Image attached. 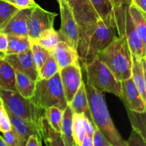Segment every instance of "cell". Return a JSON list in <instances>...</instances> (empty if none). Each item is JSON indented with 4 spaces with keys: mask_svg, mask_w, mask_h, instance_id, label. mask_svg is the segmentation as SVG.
Segmentation results:
<instances>
[{
    "mask_svg": "<svg viewBox=\"0 0 146 146\" xmlns=\"http://www.w3.org/2000/svg\"><path fill=\"white\" fill-rule=\"evenodd\" d=\"M120 98L126 109L137 112H145V101L141 97L138 88L131 78L121 81Z\"/></svg>",
    "mask_w": 146,
    "mask_h": 146,
    "instance_id": "8fae6325",
    "label": "cell"
},
{
    "mask_svg": "<svg viewBox=\"0 0 146 146\" xmlns=\"http://www.w3.org/2000/svg\"><path fill=\"white\" fill-rule=\"evenodd\" d=\"M81 146H93L92 138H90L89 136L86 135L85 138H84V141H83Z\"/></svg>",
    "mask_w": 146,
    "mask_h": 146,
    "instance_id": "7bdbcfd3",
    "label": "cell"
},
{
    "mask_svg": "<svg viewBox=\"0 0 146 146\" xmlns=\"http://www.w3.org/2000/svg\"><path fill=\"white\" fill-rule=\"evenodd\" d=\"M0 88L16 91L15 73L13 67L0 54Z\"/></svg>",
    "mask_w": 146,
    "mask_h": 146,
    "instance_id": "44dd1931",
    "label": "cell"
},
{
    "mask_svg": "<svg viewBox=\"0 0 146 146\" xmlns=\"http://www.w3.org/2000/svg\"><path fill=\"white\" fill-rule=\"evenodd\" d=\"M61 14V27L58 31L62 41L77 51L79 31L71 9L64 0H58Z\"/></svg>",
    "mask_w": 146,
    "mask_h": 146,
    "instance_id": "ba28073f",
    "label": "cell"
},
{
    "mask_svg": "<svg viewBox=\"0 0 146 146\" xmlns=\"http://www.w3.org/2000/svg\"><path fill=\"white\" fill-rule=\"evenodd\" d=\"M132 4H135L143 12L146 13V0H132Z\"/></svg>",
    "mask_w": 146,
    "mask_h": 146,
    "instance_id": "b9f144b4",
    "label": "cell"
},
{
    "mask_svg": "<svg viewBox=\"0 0 146 146\" xmlns=\"http://www.w3.org/2000/svg\"><path fill=\"white\" fill-rule=\"evenodd\" d=\"M33 8L18 9L0 28L7 35L28 36L29 19Z\"/></svg>",
    "mask_w": 146,
    "mask_h": 146,
    "instance_id": "4fadbf2b",
    "label": "cell"
},
{
    "mask_svg": "<svg viewBox=\"0 0 146 146\" xmlns=\"http://www.w3.org/2000/svg\"><path fill=\"white\" fill-rule=\"evenodd\" d=\"M16 91L21 96L30 99L33 96L36 87V81L25 74L14 70Z\"/></svg>",
    "mask_w": 146,
    "mask_h": 146,
    "instance_id": "7402d4cb",
    "label": "cell"
},
{
    "mask_svg": "<svg viewBox=\"0 0 146 146\" xmlns=\"http://www.w3.org/2000/svg\"><path fill=\"white\" fill-rule=\"evenodd\" d=\"M128 11L134 27L142 42L144 51H146V13L143 12L141 9L133 4H131L129 6Z\"/></svg>",
    "mask_w": 146,
    "mask_h": 146,
    "instance_id": "d6986e66",
    "label": "cell"
},
{
    "mask_svg": "<svg viewBox=\"0 0 146 146\" xmlns=\"http://www.w3.org/2000/svg\"><path fill=\"white\" fill-rule=\"evenodd\" d=\"M11 124V128L19 138L21 146H25L29 137L36 135L42 139V126L26 121L7 112Z\"/></svg>",
    "mask_w": 146,
    "mask_h": 146,
    "instance_id": "5bb4252c",
    "label": "cell"
},
{
    "mask_svg": "<svg viewBox=\"0 0 146 146\" xmlns=\"http://www.w3.org/2000/svg\"><path fill=\"white\" fill-rule=\"evenodd\" d=\"M73 111L68 105L64 110L62 122L61 125V137L66 146H77L73 137Z\"/></svg>",
    "mask_w": 146,
    "mask_h": 146,
    "instance_id": "603a6c76",
    "label": "cell"
},
{
    "mask_svg": "<svg viewBox=\"0 0 146 146\" xmlns=\"http://www.w3.org/2000/svg\"><path fill=\"white\" fill-rule=\"evenodd\" d=\"M42 140H44L46 146H66L61 133L50 126L45 115L42 121Z\"/></svg>",
    "mask_w": 146,
    "mask_h": 146,
    "instance_id": "484cf974",
    "label": "cell"
},
{
    "mask_svg": "<svg viewBox=\"0 0 146 146\" xmlns=\"http://www.w3.org/2000/svg\"><path fill=\"white\" fill-rule=\"evenodd\" d=\"M92 143L93 146H111V144L107 140L105 135L102 133L101 131L94 126V133L92 135Z\"/></svg>",
    "mask_w": 146,
    "mask_h": 146,
    "instance_id": "836d02e7",
    "label": "cell"
},
{
    "mask_svg": "<svg viewBox=\"0 0 146 146\" xmlns=\"http://www.w3.org/2000/svg\"><path fill=\"white\" fill-rule=\"evenodd\" d=\"M59 74L64 95L68 105L83 82L80 64L67 66L60 69Z\"/></svg>",
    "mask_w": 146,
    "mask_h": 146,
    "instance_id": "30bf717a",
    "label": "cell"
},
{
    "mask_svg": "<svg viewBox=\"0 0 146 146\" xmlns=\"http://www.w3.org/2000/svg\"><path fill=\"white\" fill-rule=\"evenodd\" d=\"M131 78L138 88L141 97L146 102L145 57H137L132 55Z\"/></svg>",
    "mask_w": 146,
    "mask_h": 146,
    "instance_id": "e0dca14e",
    "label": "cell"
},
{
    "mask_svg": "<svg viewBox=\"0 0 146 146\" xmlns=\"http://www.w3.org/2000/svg\"><path fill=\"white\" fill-rule=\"evenodd\" d=\"M4 106V103H3L2 98L0 97V106Z\"/></svg>",
    "mask_w": 146,
    "mask_h": 146,
    "instance_id": "bcb514c9",
    "label": "cell"
},
{
    "mask_svg": "<svg viewBox=\"0 0 146 146\" xmlns=\"http://www.w3.org/2000/svg\"><path fill=\"white\" fill-rule=\"evenodd\" d=\"M8 48V35L0 31V54L4 55Z\"/></svg>",
    "mask_w": 146,
    "mask_h": 146,
    "instance_id": "74e56055",
    "label": "cell"
},
{
    "mask_svg": "<svg viewBox=\"0 0 146 146\" xmlns=\"http://www.w3.org/2000/svg\"><path fill=\"white\" fill-rule=\"evenodd\" d=\"M114 9H117L125 6H130L132 4V0H110Z\"/></svg>",
    "mask_w": 146,
    "mask_h": 146,
    "instance_id": "60d3db41",
    "label": "cell"
},
{
    "mask_svg": "<svg viewBox=\"0 0 146 146\" xmlns=\"http://www.w3.org/2000/svg\"><path fill=\"white\" fill-rule=\"evenodd\" d=\"M33 104L42 110L55 106L64 111L67 106L59 71L48 79L38 78L33 96L30 98Z\"/></svg>",
    "mask_w": 146,
    "mask_h": 146,
    "instance_id": "277c9868",
    "label": "cell"
},
{
    "mask_svg": "<svg viewBox=\"0 0 146 146\" xmlns=\"http://www.w3.org/2000/svg\"><path fill=\"white\" fill-rule=\"evenodd\" d=\"M84 67L86 72L87 84L98 91L121 97V81L116 79L108 67L97 57Z\"/></svg>",
    "mask_w": 146,
    "mask_h": 146,
    "instance_id": "8992f818",
    "label": "cell"
},
{
    "mask_svg": "<svg viewBox=\"0 0 146 146\" xmlns=\"http://www.w3.org/2000/svg\"><path fill=\"white\" fill-rule=\"evenodd\" d=\"M30 48L28 36L8 35V48L4 55H11L24 52Z\"/></svg>",
    "mask_w": 146,
    "mask_h": 146,
    "instance_id": "d4e9b609",
    "label": "cell"
},
{
    "mask_svg": "<svg viewBox=\"0 0 146 146\" xmlns=\"http://www.w3.org/2000/svg\"><path fill=\"white\" fill-rule=\"evenodd\" d=\"M115 30V27L105 24L101 20L98 21L90 39L85 64L83 66L93 61L97 54L113 41L117 36Z\"/></svg>",
    "mask_w": 146,
    "mask_h": 146,
    "instance_id": "52a82bcc",
    "label": "cell"
},
{
    "mask_svg": "<svg viewBox=\"0 0 146 146\" xmlns=\"http://www.w3.org/2000/svg\"><path fill=\"white\" fill-rule=\"evenodd\" d=\"M0 97L7 112L42 126L44 111L34 105L31 100L23 97L17 91L1 88Z\"/></svg>",
    "mask_w": 146,
    "mask_h": 146,
    "instance_id": "5b68a950",
    "label": "cell"
},
{
    "mask_svg": "<svg viewBox=\"0 0 146 146\" xmlns=\"http://www.w3.org/2000/svg\"><path fill=\"white\" fill-rule=\"evenodd\" d=\"M56 1H57V2H58V0H56Z\"/></svg>",
    "mask_w": 146,
    "mask_h": 146,
    "instance_id": "7dc6e473",
    "label": "cell"
},
{
    "mask_svg": "<svg viewBox=\"0 0 146 146\" xmlns=\"http://www.w3.org/2000/svg\"><path fill=\"white\" fill-rule=\"evenodd\" d=\"M18 10L14 6L4 0H0V28Z\"/></svg>",
    "mask_w": 146,
    "mask_h": 146,
    "instance_id": "1f68e13d",
    "label": "cell"
},
{
    "mask_svg": "<svg viewBox=\"0 0 146 146\" xmlns=\"http://www.w3.org/2000/svg\"><path fill=\"white\" fill-rule=\"evenodd\" d=\"M58 71H59V68H58L56 61L54 58L53 54L50 53L44 64L38 70L39 78L48 79L54 76Z\"/></svg>",
    "mask_w": 146,
    "mask_h": 146,
    "instance_id": "f546056e",
    "label": "cell"
},
{
    "mask_svg": "<svg viewBox=\"0 0 146 146\" xmlns=\"http://www.w3.org/2000/svg\"><path fill=\"white\" fill-rule=\"evenodd\" d=\"M25 146H42V139L36 135L29 137Z\"/></svg>",
    "mask_w": 146,
    "mask_h": 146,
    "instance_id": "f35d334b",
    "label": "cell"
},
{
    "mask_svg": "<svg viewBox=\"0 0 146 146\" xmlns=\"http://www.w3.org/2000/svg\"><path fill=\"white\" fill-rule=\"evenodd\" d=\"M0 146H7V143H6L5 141H4V138H3V137H1V135H0Z\"/></svg>",
    "mask_w": 146,
    "mask_h": 146,
    "instance_id": "f6af8a7d",
    "label": "cell"
},
{
    "mask_svg": "<svg viewBox=\"0 0 146 146\" xmlns=\"http://www.w3.org/2000/svg\"><path fill=\"white\" fill-rule=\"evenodd\" d=\"M30 49H31L33 58H34L36 66L38 72V70L44 64L48 54L51 52L43 48L34 39H30Z\"/></svg>",
    "mask_w": 146,
    "mask_h": 146,
    "instance_id": "4dcf8cb0",
    "label": "cell"
},
{
    "mask_svg": "<svg viewBox=\"0 0 146 146\" xmlns=\"http://www.w3.org/2000/svg\"><path fill=\"white\" fill-rule=\"evenodd\" d=\"M96 57L108 67L119 81L131 78L132 54L125 37L116 36Z\"/></svg>",
    "mask_w": 146,
    "mask_h": 146,
    "instance_id": "3957f363",
    "label": "cell"
},
{
    "mask_svg": "<svg viewBox=\"0 0 146 146\" xmlns=\"http://www.w3.org/2000/svg\"><path fill=\"white\" fill-rule=\"evenodd\" d=\"M128 7L125 9L124 15L123 27V36L126 38L131 52L133 56L137 57H145V52L143 47L140 37L134 27L133 24L130 16Z\"/></svg>",
    "mask_w": 146,
    "mask_h": 146,
    "instance_id": "9a60e30c",
    "label": "cell"
},
{
    "mask_svg": "<svg viewBox=\"0 0 146 146\" xmlns=\"http://www.w3.org/2000/svg\"><path fill=\"white\" fill-rule=\"evenodd\" d=\"M71 9L79 31L78 53L79 61L85 64L90 39L101 20L89 0H64Z\"/></svg>",
    "mask_w": 146,
    "mask_h": 146,
    "instance_id": "7a4b0ae2",
    "label": "cell"
},
{
    "mask_svg": "<svg viewBox=\"0 0 146 146\" xmlns=\"http://www.w3.org/2000/svg\"><path fill=\"white\" fill-rule=\"evenodd\" d=\"M86 90L94 126L102 132L111 145L126 146V142L115 128L110 115L104 93L98 91L88 84H86Z\"/></svg>",
    "mask_w": 146,
    "mask_h": 146,
    "instance_id": "6da1fadb",
    "label": "cell"
},
{
    "mask_svg": "<svg viewBox=\"0 0 146 146\" xmlns=\"http://www.w3.org/2000/svg\"><path fill=\"white\" fill-rule=\"evenodd\" d=\"M3 56L14 70L24 73L35 81L39 78L38 70L30 48L19 54Z\"/></svg>",
    "mask_w": 146,
    "mask_h": 146,
    "instance_id": "7c38bea8",
    "label": "cell"
},
{
    "mask_svg": "<svg viewBox=\"0 0 146 146\" xmlns=\"http://www.w3.org/2000/svg\"><path fill=\"white\" fill-rule=\"evenodd\" d=\"M10 130H11V124L7 112V113L0 120V131L1 133H4Z\"/></svg>",
    "mask_w": 146,
    "mask_h": 146,
    "instance_id": "8d00e7d4",
    "label": "cell"
},
{
    "mask_svg": "<svg viewBox=\"0 0 146 146\" xmlns=\"http://www.w3.org/2000/svg\"><path fill=\"white\" fill-rule=\"evenodd\" d=\"M64 111L55 106L44 110V115L50 126L56 132L60 133Z\"/></svg>",
    "mask_w": 146,
    "mask_h": 146,
    "instance_id": "83f0119b",
    "label": "cell"
},
{
    "mask_svg": "<svg viewBox=\"0 0 146 146\" xmlns=\"http://www.w3.org/2000/svg\"><path fill=\"white\" fill-rule=\"evenodd\" d=\"M101 21L112 27H115L114 10L110 0H89Z\"/></svg>",
    "mask_w": 146,
    "mask_h": 146,
    "instance_id": "ffe728a7",
    "label": "cell"
},
{
    "mask_svg": "<svg viewBox=\"0 0 146 146\" xmlns=\"http://www.w3.org/2000/svg\"><path fill=\"white\" fill-rule=\"evenodd\" d=\"M125 142L126 146H146V138L133 128L129 138Z\"/></svg>",
    "mask_w": 146,
    "mask_h": 146,
    "instance_id": "d6a6232c",
    "label": "cell"
},
{
    "mask_svg": "<svg viewBox=\"0 0 146 146\" xmlns=\"http://www.w3.org/2000/svg\"><path fill=\"white\" fill-rule=\"evenodd\" d=\"M56 16V13L46 11L37 4L32 9L29 19V38L34 39L45 30L54 28Z\"/></svg>",
    "mask_w": 146,
    "mask_h": 146,
    "instance_id": "9c48e42d",
    "label": "cell"
},
{
    "mask_svg": "<svg viewBox=\"0 0 146 146\" xmlns=\"http://www.w3.org/2000/svg\"><path fill=\"white\" fill-rule=\"evenodd\" d=\"M84 126H85V131H86V135L89 136L90 138H92L93 133H94V126L91 121L88 119L87 117L85 115L84 116Z\"/></svg>",
    "mask_w": 146,
    "mask_h": 146,
    "instance_id": "ab89813d",
    "label": "cell"
},
{
    "mask_svg": "<svg viewBox=\"0 0 146 146\" xmlns=\"http://www.w3.org/2000/svg\"><path fill=\"white\" fill-rule=\"evenodd\" d=\"M6 1L12 4L18 9L34 8L37 5L34 0H7Z\"/></svg>",
    "mask_w": 146,
    "mask_h": 146,
    "instance_id": "d590c367",
    "label": "cell"
},
{
    "mask_svg": "<svg viewBox=\"0 0 146 146\" xmlns=\"http://www.w3.org/2000/svg\"><path fill=\"white\" fill-rule=\"evenodd\" d=\"M2 133L3 138L7 146H21L18 137L16 135L15 132L13 131L12 128L10 131Z\"/></svg>",
    "mask_w": 146,
    "mask_h": 146,
    "instance_id": "e575fe53",
    "label": "cell"
},
{
    "mask_svg": "<svg viewBox=\"0 0 146 146\" xmlns=\"http://www.w3.org/2000/svg\"><path fill=\"white\" fill-rule=\"evenodd\" d=\"M34 40L36 41L39 45H41L43 48L51 53L54 49L56 44L59 41H62L58 31H56L54 28L45 30Z\"/></svg>",
    "mask_w": 146,
    "mask_h": 146,
    "instance_id": "cb8c5ba5",
    "label": "cell"
},
{
    "mask_svg": "<svg viewBox=\"0 0 146 146\" xmlns=\"http://www.w3.org/2000/svg\"><path fill=\"white\" fill-rule=\"evenodd\" d=\"M68 106L71 107L74 113L84 115L92 123V118L90 113L86 90V84H84V81L81 83L79 88L76 91L72 101L68 104Z\"/></svg>",
    "mask_w": 146,
    "mask_h": 146,
    "instance_id": "ac0fdd59",
    "label": "cell"
},
{
    "mask_svg": "<svg viewBox=\"0 0 146 146\" xmlns=\"http://www.w3.org/2000/svg\"><path fill=\"white\" fill-rule=\"evenodd\" d=\"M84 116V115L73 113V137L77 146L81 145V143L86 136Z\"/></svg>",
    "mask_w": 146,
    "mask_h": 146,
    "instance_id": "f1b7e54d",
    "label": "cell"
},
{
    "mask_svg": "<svg viewBox=\"0 0 146 146\" xmlns=\"http://www.w3.org/2000/svg\"><path fill=\"white\" fill-rule=\"evenodd\" d=\"M6 113H7V111H6L4 106H0V120L3 118V116H4Z\"/></svg>",
    "mask_w": 146,
    "mask_h": 146,
    "instance_id": "ee69618b",
    "label": "cell"
},
{
    "mask_svg": "<svg viewBox=\"0 0 146 146\" xmlns=\"http://www.w3.org/2000/svg\"><path fill=\"white\" fill-rule=\"evenodd\" d=\"M4 1H7V0H4Z\"/></svg>",
    "mask_w": 146,
    "mask_h": 146,
    "instance_id": "c3c4849f",
    "label": "cell"
},
{
    "mask_svg": "<svg viewBox=\"0 0 146 146\" xmlns=\"http://www.w3.org/2000/svg\"><path fill=\"white\" fill-rule=\"evenodd\" d=\"M111 146H113V145H111Z\"/></svg>",
    "mask_w": 146,
    "mask_h": 146,
    "instance_id": "681fc988",
    "label": "cell"
},
{
    "mask_svg": "<svg viewBox=\"0 0 146 146\" xmlns=\"http://www.w3.org/2000/svg\"><path fill=\"white\" fill-rule=\"evenodd\" d=\"M51 54L56 61L59 71L67 66L79 64V58L76 50L64 41H59L56 44Z\"/></svg>",
    "mask_w": 146,
    "mask_h": 146,
    "instance_id": "2e32d148",
    "label": "cell"
},
{
    "mask_svg": "<svg viewBox=\"0 0 146 146\" xmlns=\"http://www.w3.org/2000/svg\"><path fill=\"white\" fill-rule=\"evenodd\" d=\"M126 111L133 129L139 132L143 137L146 138L145 112H137L129 109H126Z\"/></svg>",
    "mask_w": 146,
    "mask_h": 146,
    "instance_id": "4316f807",
    "label": "cell"
}]
</instances>
